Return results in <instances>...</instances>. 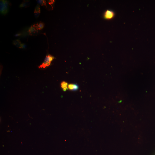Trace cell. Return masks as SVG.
I'll list each match as a JSON object with an SVG mask.
<instances>
[{"label": "cell", "instance_id": "cell-8", "mask_svg": "<svg viewBox=\"0 0 155 155\" xmlns=\"http://www.w3.org/2000/svg\"><path fill=\"white\" fill-rule=\"evenodd\" d=\"M95 10L101 12L105 15H116V9L114 2L111 0H96L91 1Z\"/></svg>", "mask_w": 155, "mask_h": 155}, {"label": "cell", "instance_id": "cell-10", "mask_svg": "<svg viewBox=\"0 0 155 155\" xmlns=\"http://www.w3.org/2000/svg\"><path fill=\"white\" fill-rule=\"evenodd\" d=\"M50 88H51V85L50 84H43L38 87V91H44L49 90Z\"/></svg>", "mask_w": 155, "mask_h": 155}, {"label": "cell", "instance_id": "cell-2", "mask_svg": "<svg viewBox=\"0 0 155 155\" xmlns=\"http://www.w3.org/2000/svg\"><path fill=\"white\" fill-rule=\"evenodd\" d=\"M96 75L90 59L78 65L71 73L70 80L73 88H81L94 81Z\"/></svg>", "mask_w": 155, "mask_h": 155}, {"label": "cell", "instance_id": "cell-3", "mask_svg": "<svg viewBox=\"0 0 155 155\" xmlns=\"http://www.w3.org/2000/svg\"><path fill=\"white\" fill-rule=\"evenodd\" d=\"M101 32V22L100 14L96 10L93 11L88 17L87 22L85 33L87 42L90 45L96 43L99 38Z\"/></svg>", "mask_w": 155, "mask_h": 155}, {"label": "cell", "instance_id": "cell-7", "mask_svg": "<svg viewBox=\"0 0 155 155\" xmlns=\"http://www.w3.org/2000/svg\"><path fill=\"white\" fill-rule=\"evenodd\" d=\"M91 60L93 69L96 75H104L110 69L111 65V60L108 56L101 55L98 58H94Z\"/></svg>", "mask_w": 155, "mask_h": 155}, {"label": "cell", "instance_id": "cell-4", "mask_svg": "<svg viewBox=\"0 0 155 155\" xmlns=\"http://www.w3.org/2000/svg\"><path fill=\"white\" fill-rule=\"evenodd\" d=\"M137 146L135 141L125 136L116 137L108 155H129Z\"/></svg>", "mask_w": 155, "mask_h": 155}, {"label": "cell", "instance_id": "cell-6", "mask_svg": "<svg viewBox=\"0 0 155 155\" xmlns=\"http://www.w3.org/2000/svg\"><path fill=\"white\" fill-rule=\"evenodd\" d=\"M74 10V5L72 2L61 1L50 11L48 18L50 19L68 18L72 16Z\"/></svg>", "mask_w": 155, "mask_h": 155}, {"label": "cell", "instance_id": "cell-1", "mask_svg": "<svg viewBox=\"0 0 155 155\" xmlns=\"http://www.w3.org/2000/svg\"><path fill=\"white\" fill-rule=\"evenodd\" d=\"M22 5L17 1L3 0L0 4V28L3 35L14 37L21 28Z\"/></svg>", "mask_w": 155, "mask_h": 155}, {"label": "cell", "instance_id": "cell-5", "mask_svg": "<svg viewBox=\"0 0 155 155\" xmlns=\"http://www.w3.org/2000/svg\"><path fill=\"white\" fill-rule=\"evenodd\" d=\"M32 110L45 119L55 121L56 109L47 98H41L35 101L32 104Z\"/></svg>", "mask_w": 155, "mask_h": 155}, {"label": "cell", "instance_id": "cell-9", "mask_svg": "<svg viewBox=\"0 0 155 155\" xmlns=\"http://www.w3.org/2000/svg\"><path fill=\"white\" fill-rule=\"evenodd\" d=\"M64 112L61 109H56V113H55V121H61L62 119L64 118Z\"/></svg>", "mask_w": 155, "mask_h": 155}]
</instances>
